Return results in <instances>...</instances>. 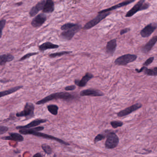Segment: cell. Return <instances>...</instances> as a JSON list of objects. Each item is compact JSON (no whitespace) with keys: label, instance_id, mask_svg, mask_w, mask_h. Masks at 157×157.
Returning a JSON list of instances; mask_svg holds the SVG:
<instances>
[{"label":"cell","instance_id":"cell-1","mask_svg":"<svg viewBox=\"0 0 157 157\" xmlns=\"http://www.w3.org/2000/svg\"><path fill=\"white\" fill-rule=\"evenodd\" d=\"M73 96L67 92H60L51 94L47 96L45 98L36 102V104H44L53 100L63 99L68 100L72 98Z\"/></svg>","mask_w":157,"mask_h":157},{"label":"cell","instance_id":"cell-2","mask_svg":"<svg viewBox=\"0 0 157 157\" xmlns=\"http://www.w3.org/2000/svg\"><path fill=\"white\" fill-rule=\"evenodd\" d=\"M146 0H140L126 13L125 17H130L133 16L138 12L146 10L149 7V4L145 2Z\"/></svg>","mask_w":157,"mask_h":157},{"label":"cell","instance_id":"cell-3","mask_svg":"<svg viewBox=\"0 0 157 157\" xmlns=\"http://www.w3.org/2000/svg\"><path fill=\"white\" fill-rule=\"evenodd\" d=\"M34 104L31 103H27L25 105L23 111L17 113L16 115L18 117H25L26 120H28L34 117Z\"/></svg>","mask_w":157,"mask_h":157},{"label":"cell","instance_id":"cell-4","mask_svg":"<svg viewBox=\"0 0 157 157\" xmlns=\"http://www.w3.org/2000/svg\"><path fill=\"white\" fill-rule=\"evenodd\" d=\"M111 14V12H108L102 13V14H98L96 16V17H94V19H93V20H91L87 22L84 26V27H83V29L84 30H88L93 28L96 25L99 24L101 21L105 19L107 17L110 15Z\"/></svg>","mask_w":157,"mask_h":157},{"label":"cell","instance_id":"cell-5","mask_svg":"<svg viewBox=\"0 0 157 157\" xmlns=\"http://www.w3.org/2000/svg\"><path fill=\"white\" fill-rule=\"evenodd\" d=\"M137 58V56L136 55L126 54L117 58L114 61V64L119 66H124L129 63L134 62Z\"/></svg>","mask_w":157,"mask_h":157},{"label":"cell","instance_id":"cell-6","mask_svg":"<svg viewBox=\"0 0 157 157\" xmlns=\"http://www.w3.org/2000/svg\"><path fill=\"white\" fill-rule=\"evenodd\" d=\"M119 142V139L117 134L113 132H110L107 136L105 146L107 149H113L118 146Z\"/></svg>","mask_w":157,"mask_h":157},{"label":"cell","instance_id":"cell-7","mask_svg":"<svg viewBox=\"0 0 157 157\" xmlns=\"http://www.w3.org/2000/svg\"><path fill=\"white\" fill-rule=\"evenodd\" d=\"M81 28L82 26L80 25L77 24L73 28L61 32L60 36V38L63 40L68 41L71 40L75 35L79 31Z\"/></svg>","mask_w":157,"mask_h":157},{"label":"cell","instance_id":"cell-8","mask_svg":"<svg viewBox=\"0 0 157 157\" xmlns=\"http://www.w3.org/2000/svg\"><path fill=\"white\" fill-rule=\"evenodd\" d=\"M142 106V105L140 103L134 104L130 107L126 108L124 110L119 111L118 113H117V116L118 117H123L127 116L133 112L138 110L139 109H141Z\"/></svg>","mask_w":157,"mask_h":157},{"label":"cell","instance_id":"cell-9","mask_svg":"<svg viewBox=\"0 0 157 157\" xmlns=\"http://www.w3.org/2000/svg\"><path fill=\"white\" fill-rule=\"evenodd\" d=\"M157 23H153L146 26L140 31V35L143 38H148L151 36L155 30L157 29Z\"/></svg>","mask_w":157,"mask_h":157},{"label":"cell","instance_id":"cell-10","mask_svg":"<svg viewBox=\"0 0 157 157\" xmlns=\"http://www.w3.org/2000/svg\"><path fill=\"white\" fill-rule=\"evenodd\" d=\"M46 20L47 16L45 14H40L32 20L31 25L34 28H39L44 25Z\"/></svg>","mask_w":157,"mask_h":157},{"label":"cell","instance_id":"cell-11","mask_svg":"<svg viewBox=\"0 0 157 157\" xmlns=\"http://www.w3.org/2000/svg\"><path fill=\"white\" fill-rule=\"evenodd\" d=\"M80 95L82 97L90 96V97H101L104 95L103 92L98 90L94 89H88L84 90L80 93Z\"/></svg>","mask_w":157,"mask_h":157},{"label":"cell","instance_id":"cell-12","mask_svg":"<svg viewBox=\"0 0 157 157\" xmlns=\"http://www.w3.org/2000/svg\"><path fill=\"white\" fill-rule=\"evenodd\" d=\"M135 1V0H126L125 1H123V2H120V3H118L117 5H115L111 7L110 8H108L107 9L101 10L99 12L98 14H102V13H105V12H111L112 11L117 9L121 8V7H123L126 6L128 5H129L130 3L134 2Z\"/></svg>","mask_w":157,"mask_h":157},{"label":"cell","instance_id":"cell-13","mask_svg":"<svg viewBox=\"0 0 157 157\" xmlns=\"http://www.w3.org/2000/svg\"><path fill=\"white\" fill-rule=\"evenodd\" d=\"M117 39H114L109 41L107 43L105 51L109 56H112L114 54L117 48Z\"/></svg>","mask_w":157,"mask_h":157},{"label":"cell","instance_id":"cell-14","mask_svg":"<svg viewBox=\"0 0 157 157\" xmlns=\"http://www.w3.org/2000/svg\"><path fill=\"white\" fill-rule=\"evenodd\" d=\"M94 75L91 73H87L81 80H74L75 84L79 87H84L86 86L88 82L90 80L92 79V78H94Z\"/></svg>","mask_w":157,"mask_h":157},{"label":"cell","instance_id":"cell-15","mask_svg":"<svg viewBox=\"0 0 157 157\" xmlns=\"http://www.w3.org/2000/svg\"><path fill=\"white\" fill-rule=\"evenodd\" d=\"M157 35H155V36L152 37L150 40L148 41V43L144 46L141 48L142 52L143 54H148V52L152 50L153 47L155 45V44L157 42Z\"/></svg>","mask_w":157,"mask_h":157},{"label":"cell","instance_id":"cell-16","mask_svg":"<svg viewBox=\"0 0 157 157\" xmlns=\"http://www.w3.org/2000/svg\"><path fill=\"white\" fill-rule=\"evenodd\" d=\"M46 0H41L39 1L36 5L34 6L29 12V15L31 17H34L36 16L40 11L42 10Z\"/></svg>","mask_w":157,"mask_h":157},{"label":"cell","instance_id":"cell-17","mask_svg":"<svg viewBox=\"0 0 157 157\" xmlns=\"http://www.w3.org/2000/svg\"><path fill=\"white\" fill-rule=\"evenodd\" d=\"M33 136H36V137H40L52 140L54 141H57L60 143L64 144L65 145H69L70 144L66 142H65L60 139L54 136H51L46 134L43 133L39 132H36L33 134Z\"/></svg>","mask_w":157,"mask_h":157},{"label":"cell","instance_id":"cell-18","mask_svg":"<svg viewBox=\"0 0 157 157\" xmlns=\"http://www.w3.org/2000/svg\"><path fill=\"white\" fill-rule=\"evenodd\" d=\"M47 121V120L46 119H36L31 121L30 123L26 125L17 126L16 128L19 130L31 128L35 127L36 126H38L41 124L45 123Z\"/></svg>","mask_w":157,"mask_h":157},{"label":"cell","instance_id":"cell-19","mask_svg":"<svg viewBox=\"0 0 157 157\" xmlns=\"http://www.w3.org/2000/svg\"><path fill=\"white\" fill-rule=\"evenodd\" d=\"M135 71L137 73L143 72L144 75L148 76H156L157 75V67H156L153 69H148L145 66H143L140 69H135Z\"/></svg>","mask_w":157,"mask_h":157},{"label":"cell","instance_id":"cell-20","mask_svg":"<svg viewBox=\"0 0 157 157\" xmlns=\"http://www.w3.org/2000/svg\"><path fill=\"white\" fill-rule=\"evenodd\" d=\"M55 3L53 0H46L42 12L44 14H51L55 10Z\"/></svg>","mask_w":157,"mask_h":157},{"label":"cell","instance_id":"cell-21","mask_svg":"<svg viewBox=\"0 0 157 157\" xmlns=\"http://www.w3.org/2000/svg\"><path fill=\"white\" fill-rule=\"evenodd\" d=\"M1 139L5 140H11L17 142H21L24 141V137L21 135L17 133H10L9 136L2 137Z\"/></svg>","mask_w":157,"mask_h":157},{"label":"cell","instance_id":"cell-22","mask_svg":"<svg viewBox=\"0 0 157 157\" xmlns=\"http://www.w3.org/2000/svg\"><path fill=\"white\" fill-rule=\"evenodd\" d=\"M44 129L43 126H39L33 128L23 129L19 130V132L22 135H33L36 132H39L43 130Z\"/></svg>","mask_w":157,"mask_h":157},{"label":"cell","instance_id":"cell-23","mask_svg":"<svg viewBox=\"0 0 157 157\" xmlns=\"http://www.w3.org/2000/svg\"><path fill=\"white\" fill-rule=\"evenodd\" d=\"M59 46L58 45L55 44L50 42H45L42 43L39 46V49L40 51H44L49 49H54L59 48Z\"/></svg>","mask_w":157,"mask_h":157},{"label":"cell","instance_id":"cell-24","mask_svg":"<svg viewBox=\"0 0 157 157\" xmlns=\"http://www.w3.org/2000/svg\"><path fill=\"white\" fill-rule=\"evenodd\" d=\"M22 88H23V86H22V85H18V86H15V87L11 88L10 89L7 90L0 91V98L11 94L13 93H15L16 91L20 90L21 89H22Z\"/></svg>","mask_w":157,"mask_h":157},{"label":"cell","instance_id":"cell-25","mask_svg":"<svg viewBox=\"0 0 157 157\" xmlns=\"http://www.w3.org/2000/svg\"><path fill=\"white\" fill-rule=\"evenodd\" d=\"M15 59L14 56L10 54L0 55V66L5 64L7 63L11 62Z\"/></svg>","mask_w":157,"mask_h":157},{"label":"cell","instance_id":"cell-26","mask_svg":"<svg viewBox=\"0 0 157 157\" xmlns=\"http://www.w3.org/2000/svg\"><path fill=\"white\" fill-rule=\"evenodd\" d=\"M48 111L54 115H57L58 114L59 107L56 105L51 104L47 106Z\"/></svg>","mask_w":157,"mask_h":157},{"label":"cell","instance_id":"cell-27","mask_svg":"<svg viewBox=\"0 0 157 157\" xmlns=\"http://www.w3.org/2000/svg\"><path fill=\"white\" fill-rule=\"evenodd\" d=\"M73 51H62L60 52H55L53 54H50L49 55V57L51 58H55L56 57H59V56H62L65 55L69 54H71Z\"/></svg>","mask_w":157,"mask_h":157},{"label":"cell","instance_id":"cell-28","mask_svg":"<svg viewBox=\"0 0 157 157\" xmlns=\"http://www.w3.org/2000/svg\"><path fill=\"white\" fill-rule=\"evenodd\" d=\"M77 24H74L72 23H67L66 24H65L61 26L60 27V29L63 31H65L67 30H70L71 28H73L74 26L76 25Z\"/></svg>","mask_w":157,"mask_h":157},{"label":"cell","instance_id":"cell-29","mask_svg":"<svg viewBox=\"0 0 157 157\" xmlns=\"http://www.w3.org/2000/svg\"><path fill=\"white\" fill-rule=\"evenodd\" d=\"M110 124H111V126H112V127L113 128L116 129L122 127L124 124L121 121L115 120V121H111Z\"/></svg>","mask_w":157,"mask_h":157},{"label":"cell","instance_id":"cell-30","mask_svg":"<svg viewBox=\"0 0 157 157\" xmlns=\"http://www.w3.org/2000/svg\"><path fill=\"white\" fill-rule=\"evenodd\" d=\"M41 147L42 149L47 154H50L52 153V148L49 145L46 144H44L41 145Z\"/></svg>","mask_w":157,"mask_h":157},{"label":"cell","instance_id":"cell-31","mask_svg":"<svg viewBox=\"0 0 157 157\" xmlns=\"http://www.w3.org/2000/svg\"><path fill=\"white\" fill-rule=\"evenodd\" d=\"M39 52H30V53H28V54H26L25 55L23 56L22 57L20 58L19 59V61H22L25 60L26 59H29L31 56H33L36 55L38 54Z\"/></svg>","mask_w":157,"mask_h":157},{"label":"cell","instance_id":"cell-32","mask_svg":"<svg viewBox=\"0 0 157 157\" xmlns=\"http://www.w3.org/2000/svg\"><path fill=\"white\" fill-rule=\"evenodd\" d=\"M6 24V20H5L3 19L0 20V39L2 36V30L5 27Z\"/></svg>","mask_w":157,"mask_h":157},{"label":"cell","instance_id":"cell-33","mask_svg":"<svg viewBox=\"0 0 157 157\" xmlns=\"http://www.w3.org/2000/svg\"><path fill=\"white\" fill-rule=\"evenodd\" d=\"M154 59V56H151V57L149 58V59H147V60L143 63V66H145V67H147V66H148V65L151 64L153 62Z\"/></svg>","mask_w":157,"mask_h":157},{"label":"cell","instance_id":"cell-34","mask_svg":"<svg viewBox=\"0 0 157 157\" xmlns=\"http://www.w3.org/2000/svg\"><path fill=\"white\" fill-rule=\"evenodd\" d=\"M105 136L104 135L101 134H100L98 135L94 139V143H98V142H100V141H102V140L105 139Z\"/></svg>","mask_w":157,"mask_h":157},{"label":"cell","instance_id":"cell-35","mask_svg":"<svg viewBox=\"0 0 157 157\" xmlns=\"http://www.w3.org/2000/svg\"><path fill=\"white\" fill-rule=\"evenodd\" d=\"M8 130V128L7 126H0V135L5 133Z\"/></svg>","mask_w":157,"mask_h":157},{"label":"cell","instance_id":"cell-36","mask_svg":"<svg viewBox=\"0 0 157 157\" xmlns=\"http://www.w3.org/2000/svg\"><path fill=\"white\" fill-rule=\"evenodd\" d=\"M76 88V86L75 85H68L65 87V90L67 91H73Z\"/></svg>","mask_w":157,"mask_h":157},{"label":"cell","instance_id":"cell-37","mask_svg":"<svg viewBox=\"0 0 157 157\" xmlns=\"http://www.w3.org/2000/svg\"><path fill=\"white\" fill-rule=\"evenodd\" d=\"M130 31V29L129 28H126L125 29H123V30H121V31L120 32V35H123L124 34H126V33H128V32H129Z\"/></svg>","mask_w":157,"mask_h":157},{"label":"cell","instance_id":"cell-38","mask_svg":"<svg viewBox=\"0 0 157 157\" xmlns=\"http://www.w3.org/2000/svg\"><path fill=\"white\" fill-rule=\"evenodd\" d=\"M33 157H42V156L40 153H36L33 156Z\"/></svg>","mask_w":157,"mask_h":157},{"label":"cell","instance_id":"cell-39","mask_svg":"<svg viewBox=\"0 0 157 157\" xmlns=\"http://www.w3.org/2000/svg\"><path fill=\"white\" fill-rule=\"evenodd\" d=\"M22 4H23V2H18V3H17L16 4V5L17 6H20L22 5Z\"/></svg>","mask_w":157,"mask_h":157},{"label":"cell","instance_id":"cell-40","mask_svg":"<svg viewBox=\"0 0 157 157\" xmlns=\"http://www.w3.org/2000/svg\"><path fill=\"white\" fill-rule=\"evenodd\" d=\"M60 1H64V0H60Z\"/></svg>","mask_w":157,"mask_h":157}]
</instances>
